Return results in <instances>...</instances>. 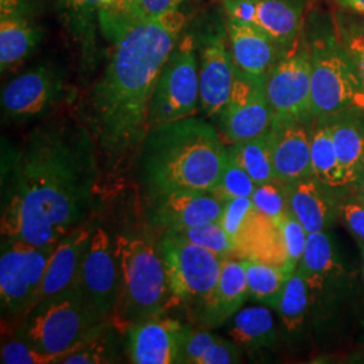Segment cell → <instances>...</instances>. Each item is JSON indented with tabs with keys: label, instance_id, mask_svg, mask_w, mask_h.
Segmentation results:
<instances>
[{
	"label": "cell",
	"instance_id": "6da1fadb",
	"mask_svg": "<svg viewBox=\"0 0 364 364\" xmlns=\"http://www.w3.org/2000/svg\"><path fill=\"white\" fill-rule=\"evenodd\" d=\"M99 149L81 122L52 120L1 159V237L36 246L58 243L91 215Z\"/></svg>",
	"mask_w": 364,
	"mask_h": 364
},
{
	"label": "cell",
	"instance_id": "7a4b0ae2",
	"mask_svg": "<svg viewBox=\"0 0 364 364\" xmlns=\"http://www.w3.org/2000/svg\"><path fill=\"white\" fill-rule=\"evenodd\" d=\"M186 15L178 10L132 22L109 42L114 49L102 76L82 100L80 117L99 154L112 165L144 141L156 81L181 38Z\"/></svg>",
	"mask_w": 364,
	"mask_h": 364
},
{
	"label": "cell",
	"instance_id": "3957f363",
	"mask_svg": "<svg viewBox=\"0 0 364 364\" xmlns=\"http://www.w3.org/2000/svg\"><path fill=\"white\" fill-rule=\"evenodd\" d=\"M228 162V150L208 120L183 117L151 127L139 147V176L151 197L212 192Z\"/></svg>",
	"mask_w": 364,
	"mask_h": 364
},
{
	"label": "cell",
	"instance_id": "277c9868",
	"mask_svg": "<svg viewBox=\"0 0 364 364\" xmlns=\"http://www.w3.org/2000/svg\"><path fill=\"white\" fill-rule=\"evenodd\" d=\"M117 301L109 321L117 331L162 316L176 305L165 263L151 242L138 235H117Z\"/></svg>",
	"mask_w": 364,
	"mask_h": 364
},
{
	"label": "cell",
	"instance_id": "5b68a950",
	"mask_svg": "<svg viewBox=\"0 0 364 364\" xmlns=\"http://www.w3.org/2000/svg\"><path fill=\"white\" fill-rule=\"evenodd\" d=\"M305 36L311 50L312 117L335 115L352 107H364V87L341 45L333 13L308 11Z\"/></svg>",
	"mask_w": 364,
	"mask_h": 364
},
{
	"label": "cell",
	"instance_id": "8992f818",
	"mask_svg": "<svg viewBox=\"0 0 364 364\" xmlns=\"http://www.w3.org/2000/svg\"><path fill=\"white\" fill-rule=\"evenodd\" d=\"M73 287L41 301L16 323L14 336L22 338L60 363L69 352L105 326Z\"/></svg>",
	"mask_w": 364,
	"mask_h": 364
},
{
	"label": "cell",
	"instance_id": "52a82bcc",
	"mask_svg": "<svg viewBox=\"0 0 364 364\" xmlns=\"http://www.w3.org/2000/svg\"><path fill=\"white\" fill-rule=\"evenodd\" d=\"M158 251L165 263L174 304H186L195 312L200 311L218 285L223 259L171 230H165L161 236Z\"/></svg>",
	"mask_w": 364,
	"mask_h": 364
},
{
	"label": "cell",
	"instance_id": "ba28073f",
	"mask_svg": "<svg viewBox=\"0 0 364 364\" xmlns=\"http://www.w3.org/2000/svg\"><path fill=\"white\" fill-rule=\"evenodd\" d=\"M200 108L198 53L195 34H182L156 81L149 127L193 117Z\"/></svg>",
	"mask_w": 364,
	"mask_h": 364
},
{
	"label": "cell",
	"instance_id": "9c48e42d",
	"mask_svg": "<svg viewBox=\"0 0 364 364\" xmlns=\"http://www.w3.org/2000/svg\"><path fill=\"white\" fill-rule=\"evenodd\" d=\"M57 245L36 246L18 239L1 237L0 308L3 318L16 323L27 312Z\"/></svg>",
	"mask_w": 364,
	"mask_h": 364
},
{
	"label": "cell",
	"instance_id": "30bf717a",
	"mask_svg": "<svg viewBox=\"0 0 364 364\" xmlns=\"http://www.w3.org/2000/svg\"><path fill=\"white\" fill-rule=\"evenodd\" d=\"M195 38L198 53L200 111L207 119L219 122L236 80L225 15L210 19Z\"/></svg>",
	"mask_w": 364,
	"mask_h": 364
},
{
	"label": "cell",
	"instance_id": "8fae6325",
	"mask_svg": "<svg viewBox=\"0 0 364 364\" xmlns=\"http://www.w3.org/2000/svg\"><path fill=\"white\" fill-rule=\"evenodd\" d=\"M70 97L65 73L45 63L13 78L1 91V115L7 122L22 123L49 115Z\"/></svg>",
	"mask_w": 364,
	"mask_h": 364
},
{
	"label": "cell",
	"instance_id": "7c38bea8",
	"mask_svg": "<svg viewBox=\"0 0 364 364\" xmlns=\"http://www.w3.org/2000/svg\"><path fill=\"white\" fill-rule=\"evenodd\" d=\"M264 91L273 119H312V68L305 31L264 76Z\"/></svg>",
	"mask_w": 364,
	"mask_h": 364
},
{
	"label": "cell",
	"instance_id": "4fadbf2b",
	"mask_svg": "<svg viewBox=\"0 0 364 364\" xmlns=\"http://www.w3.org/2000/svg\"><path fill=\"white\" fill-rule=\"evenodd\" d=\"M272 123L273 111L264 91V77L236 69L234 90L219 119L224 141L234 144L258 138L270 130Z\"/></svg>",
	"mask_w": 364,
	"mask_h": 364
},
{
	"label": "cell",
	"instance_id": "5bb4252c",
	"mask_svg": "<svg viewBox=\"0 0 364 364\" xmlns=\"http://www.w3.org/2000/svg\"><path fill=\"white\" fill-rule=\"evenodd\" d=\"M72 287L103 320H109L117 301V263L114 240L103 228H95Z\"/></svg>",
	"mask_w": 364,
	"mask_h": 364
},
{
	"label": "cell",
	"instance_id": "9a60e30c",
	"mask_svg": "<svg viewBox=\"0 0 364 364\" xmlns=\"http://www.w3.org/2000/svg\"><path fill=\"white\" fill-rule=\"evenodd\" d=\"M223 13L259 28L289 49L304 31L309 0H220Z\"/></svg>",
	"mask_w": 364,
	"mask_h": 364
},
{
	"label": "cell",
	"instance_id": "2e32d148",
	"mask_svg": "<svg viewBox=\"0 0 364 364\" xmlns=\"http://www.w3.org/2000/svg\"><path fill=\"white\" fill-rule=\"evenodd\" d=\"M309 287L313 305H331L341 294L346 270L335 239L326 231L308 234L296 269Z\"/></svg>",
	"mask_w": 364,
	"mask_h": 364
},
{
	"label": "cell",
	"instance_id": "e0dca14e",
	"mask_svg": "<svg viewBox=\"0 0 364 364\" xmlns=\"http://www.w3.org/2000/svg\"><path fill=\"white\" fill-rule=\"evenodd\" d=\"M188 329L178 320L162 316L130 326L126 347L131 363L181 364Z\"/></svg>",
	"mask_w": 364,
	"mask_h": 364
},
{
	"label": "cell",
	"instance_id": "ac0fdd59",
	"mask_svg": "<svg viewBox=\"0 0 364 364\" xmlns=\"http://www.w3.org/2000/svg\"><path fill=\"white\" fill-rule=\"evenodd\" d=\"M311 120L273 119L269 130L272 159L275 176L284 185L313 176Z\"/></svg>",
	"mask_w": 364,
	"mask_h": 364
},
{
	"label": "cell",
	"instance_id": "d6986e66",
	"mask_svg": "<svg viewBox=\"0 0 364 364\" xmlns=\"http://www.w3.org/2000/svg\"><path fill=\"white\" fill-rule=\"evenodd\" d=\"M66 36L77 52L78 65L93 72L102 58L99 42L100 14L105 0H53Z\"/></svg>",
	"mask_w": 364,
	"mask_h": 364
},
{
	"label": "cell",
	"instance_id": "ffe728a7",
	"mask_svg": "<svg viewBox=\"0 0 364 364\" xmlns=\"http://www.w3.org/2000/svg\"><path fill=\"white\" fill-rule=\"evenodd\" d=\"M224 203L209 192H174L153 197L150 220L164 230L181 231L220 221Z\"/></svg>",
	"mask_w": 364,
	"mask_h": 364
},
{
	"label": "cell",
	"instance_id": "44dd1931",
	"mask_svg": "<svg viewBox=\"0 0 364 364\" xmlns=\"http://www.w3.org/2000/svg\"><path fill=\"white\" fill-rule=\"evenodd\" d=\"M225 26L235 66L246 75L264 77L287 52L259 28L242 21L225 15Z\"/></svg>",
	"mask_w": 364,
	"mask_h": 364
},
{
	"label": "cell",
	"instance_id": "7402d4cb",
	"mask_svg": "<svg viewBox=\"0 0 364 364\" xmlns=\"http://www.w3.org/2000/svg\"><path fill=\"white\" fill-rule=\"evenodd\" d=\"M289 208L308 234L326 231L338 219L343 197L338 191L318 181L314 176L285 185Z\"/></svg>",
	"mask_w": 364,
	"mask_h": 364
},
{
	"label": "cell",
	"instance_id": "603a6c76",
	"mask_svg": "<svg viewBox=\"0 0 364 364\" xmlns=\"http://www.w3.org/2000/svg\"><path fill=\"white\" fill-rule=\"evenodd\" d=\"M93 231L95 228L85 224L58 242L28 309L72 287Z\"/></svg>",
	"mask_w": 364,
	"mask_h": 364
},
{
	"label": "cell",
	"instance_id": "cb8c5ba5",
	"mask_svg": "<svg viewBox=\"0 0 364 364\" xmlns=\"http://www.w3.org/2000/svg\"><path fill=\"white\" fill-rule=\"evenodd\" d=\"M247 299V277L243 262L225 258L218 285L196 316L204 328H215L239 312Z\"/></svg>",
	"mask_w": 364,
	"mask_h": 364
},
{
	"label": "cell",
	"instance_id": "d4e9b609",
	"mask_svg": "<svg viewBox=\"0 0 364 364\" xmlns=\"http://www.w3.org/2000/svg\"><path fill=\"white\" fill-rule=\"evenodd\" d=\"M326 119L352 193L364 174V107L347 108Z\"/></svg>",
	"mask_w": 364,
	"mask_h": 364
},
{
	"label": "cell",
	"instance_id": "484cf974",
	"mask_svg": "<svg viewBox=\"0 0 364 364\" xmlns=\"http://www.w3.org/2000/svg\"><path fill=\"white\" fill-rule=\"evenodd\" d=\"M242 259L264 262L289 270L284 235L277 221L254 207L245 230L236 242V252Z\"/></svg>",
	"mask_w": 364,
	"mask_h": 364
},
{
	"label": "cell",
	"instance_id": "4316f807",
	"mask_svg": "<svg viewBox=\"0 0 364 364\" xmlns=\"http://www.w3.org/2000/svg\"><path fill=\"white\" fill-rule=\"evenodd\" d=\"M45 31L37 19L0 16V70L21 65L38 48Z\"/></svg>",
	"mask_w": 364,
	"mask_h": 364
},
{
	"label": "cell",
	"instance_id": "83f0119b",
	"mask_svg": "<svg viewBox=\"0 0 364 364\" xmlns=\"http://www.w3.org/2000/svg\"><path fill=\"white\" fill-rule=\"evenodd\" d=\"M309 131L313 176L341 195H351L326 117H312Z\"/></svg>",
	"mask_w": 364,
	"mask_h": 364
},
{
	"label": "cell",
	"instance_id": "f1b7e54d",
	"mask_svg": "<svg viewBox=\"0 0 364 364\" xmlns=\"http://www.w3.org/2000/svg\"><path fill=\"white\" fill-rule=\"evenodd\" d=\"M228 335L240 348L258 350L277 340L273 313L266 306H250L235 313L228 326Z\"/></svg>",
	"mask_w": 364,
	"mask_h": 364
},
{
	"label": "cell",
	"instance_id": "f546056e",
	"mask_svg": "<svg viewBox=\"0 0 364 364\" xmlns=\"http://www.w3.org/2000/svg\"><path fill=\"white\" fill-rule=\"evenodd\" d=\"M230 156L247 171L255 185L278 181L272 159L269 131L258 138L227 146Z\"/></svg>",
	"mask_w": 364,
	"mask_h": 364
},
{
	"label": "cell",
	"instance_id": "4dcf8cb0",
	"mask_svg": "<svg viewBox=\"0 0 364 364\" xmlns=\"http://www.w3.org/2000/svg\"><path fill=\"white\" fill-rule=\"evenodd\" d=\"M247 277L248 299L277 308L289 274L285 269L264 262L242 259Z\"/></svg>",
	"mask_w": 364,
	"mask_h": 364
},
{
	"label": "cell",
	"instance_id": "1f68e13d",
	"mask_svg": "<svg viewBox=\"0 0 364 364\" xmlns=\"http://www.w3.org/2000/svg\"><path fill=\"white\" fill-rule=\"evenodd\" d=\"M311 304L309 287L301 274L294 270L289 274L275 308L287 332L297 333L302 329Z\"/></svg>",
	"mask_w": 364,
	"mask_h": 364
},
{
	"label": "cell",
	"instance_id": "d6a6232c",
	"mask_svg": "<svg viewBox=\"0 0 364 364\" xmlns=\"http://www.w3.org/2000/svg\"><path fill=\"white\" fill-rule=\"evenodd\" d=\"M117 326L109 320L93 336L81 343L77 348L61 359V364L117 363L120 348L117 336Z\"/></svg>",
	"mask_w": 364,
	"mask_h": 364
},
{
	"label": "cell",
	"instance_id": "836d02e7",
	"mask_svg": "<svg viewBox=\"0 0 364 364\" xmlns=\"http://www.w3.org/2000/svg\"><path fill=\"white\" fill-rule=\"evenodd\" d=\"M333 18L340 42L350 55L364 87V16L338 9Z\"/></svg>",
	"mask_w": 364,
	"mask_h": 364
},
{
	"label": "cell",
	"instance_id": "e575fe53",
	"mask_svg": "<svg viewBox=\"0 0 364 364\" xmlns=\"http://www.w3.org/2000/svg\"><path fill=\"white\" fill-rule=\"evenodd\" d=\"M176 232L185 236L188 240L196 245L212 251L213 254L220 257L221 259L230 258L236 252L234 240L225 232L220 221H210Z\"/></svg>",
	"mask_w": 364,
	"mask_h": 364
},
{
	"label": "cell",
	"instance_id": "d590c367",
	"mask_svg": "<svg viewBox=\"0 0 364 364\" xmlns=\"http://www.w3.org/2000/svg\"><path fill=\"white\" fill-rule=\"evenodd\" d=\"M255 182L228 153V162L223 171L220 181L210 192L223 203L236 197H251L255 189Z\"/></svg>",
	"mask_w": 364,
	"mask_h": 364
},
{
	"label": "cell",
	"instance_id": "8d00e7d4",
	"mask_svg": "<svg viewBox=\"0 0 364 364\" xmlns=\"http://www.w3.org/2000/svg\"><path fill=\"white\" fill-rule=\"evenodd\" d=\"M251 198L255 208L275 221L281 219L290 209L287 189L282 182L273 181L257 185Z\"/></svg>",
	"mask_w": 364,
	"mask_h": 364
},
{
	"label": "cell",
	"instance_id": "74e56055",
	"mask_svg": "<svg viewBox=\"0 0 364 364\" xmlns=\"http://www.w3.org/2000/svg\"><path fill=\"white\" fill-rule=\"evenodd\" d=\"M277 223L279 224L281 231L284 235L287 262H289V270L293 273L297 269L299 260L304 255V251L306 247L308 232L304 228V225L299 223V219L293 215V212L290 209L281 219H278Z\"/></svg>",
	"mask_w": 364,
	"mask_h": 364
},
{
	"label": "cell",
	"instance_id": "f35d334b",
	"mask_svg": "<svg viewBox=\"0 0 364 364\" xmlns=\"http://www.w3.org/2000/svg\"><path fill=\"white\" fill-rule=\"evenodd\" d=\"M254 209V203L251 197H236L224 203V209L221 215L220 224L225 232L236 242L245 230L248 218Z\"/></svg>",
	"mask_w": 364,
	"mask_h": 364
},
{
	"label": "cell",
	"instance_id": "ab89813d",
	"mask_svg": "<svg viewBox=\"0 0 364 364\" xmlns=\"http://www.w3.org/2000/svg\"><path fill=\"white\" fill-rule=\"evenodd\" d=\"M0 362L3 364H49L54 359L37 351L22 338L14 336L1 346Z\"/></svg>",
	"mask_w": 364,
	"mask_h": 364
},
{
	"label": "cell",
	"instance_id": "60d3db41",
	"mask_svg": "<svg viewBox=\"0 0 364 364\" xmlns=\"http://www.w3.org/2000/svg\"><path fill=\"white\" fill-rule=\"evenodd\" d=\"M134 3L135 0H105L100 14V26L108 41L123 28Z\"/></svg>",
	"mask_w": 364,
	"mask_h": 364
},
{
	"label": "cell",
	"instance_id": "b9f144b4",
	"mask_svg": "<svg viewBox=\"0 0 364 364\" xmlns=\"http://www.w3.org/2000/svg\"><path fill=\"white\" fill-rule=\"evenodd\" d=\"M338 219L344 223L359 243H364V203L355 196L347 195L338 205Z\"/></svg>",
	"mask_w": 364,
	"mask_h": 364
},
{
	"label": "cell",
	"instance_id": "7bdbcfd3",
	"mask_svg": "<svg viewBox=\"0 0 364 364\" xmlns=\"http://www.w3.org/2000/svg\"><path fill=\"white\" fill-rule=\"evenodd\" d=\"M185 1L188 0H135L123 27L130 25L132 22L154 19L170 11L178 10Z\"/></svg>",
	"mask_w": 364,
	"mask_h": 364
},
{
	"label": "cell",
	"instance_id": "ee69618b",
	"mask_svg": "<svg viewBox=\"0 0 364 364\" xmlns=\"http://www.w3.org/2000/svg\"><path fill=\"white\" fill-rule=\"evenodd\" d=\"M219 338L208 331H196L189 328L183 341L182 363L198 364L203 355Z\"/></svg>",
	"mask_w": 364,
	"mask_h": 364
},
{
	"label": "cell",
	"instance_id": "f6af8a7d",
	"mask_svg": "<svg viewBox=\"0 0 364 364\" xmlns=\"http://www.w3.org/2000/svg\"><path fill=\"white\" fill-rule=\"evenodd\" d=\"M242 359L240 347L231 338H219L203 355L198 364L239 363Z\"/></svg>",
	"mask_w": 364,
	"mask_h": 364
},
{
	"label": "cell",
	"instance_id": "bcb514c9",
	"mask_svg": "<svg viewBox=\"0 0 364 364\" xmlns=\"http://www.w3.org/2000/svg\"><path fill=\"white\" fill-rule=\"evenodd\" d=\"M46 0H0V16L38 19Z\"/></svg>",
	"mask_w": 364,
	"mask_h": 364
},
{
	"label": "cell",
	"instance_id": "7dc6e473",
	"mask_svg": "<svg viewBox=\"0 0 364 364\" xmlns=\"http://www.w3.org/2000/svg\"><path fill=\"white\" fill-rule=\"evenodd\" d=\"M338 10L364 16V0H332Z\"/></svg>",
	"mask_w": 364,
	"mask_h": 364
},
{
	"label": "cell",
	"instance_id": "c3c4849f",
	"mask_svg": "<svg viewBox=\"0 0 364 364\" xmlns=\"http://www.w3.org/2000/svg\"><path fill=\"white\" fill-rule=\"evenodd\" d=\"M351 195L355 196L356 198H359L360 201H363L364 203V174L363 177L360 178V181L358 182L356 186L353 188Z\"/></svg>",
	"mask_w": 364,
	"mask_h": 364
},
{
	"label": "cell",
	"instance_id": "681fc988",
	"mask_svg": "<svg viewBox=\"0 0 364 364\" xmlns=\"http://www.w3.org/2000/svg\"><path fill=\"white\" fill-rule=\"evenodd\" d=\"M359 248L362 251V272H363V285H364V243H359Z\"/></svg>",
	"mask_w": 364,
	"mask_h": 364
}]
</instances>
